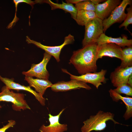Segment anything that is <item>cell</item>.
<instances>
[{
  "instance_id": "cell-23",
  "label": "cell",
  "mask_w": 132,
  "mask_h": 132,
  "mask_svg": "<svg viewBox=\"0 0 132 132\" xmlns=\"http://www.w3.org/2000/svg\"><path fill=\"white\" fill-rule=\"evenodd\" d=\"M113 90L115 92L120 94H123L128 96H132V87L128 84L121 85Z\"/></svg>"
},
{
  "instance_id": "cell-21",
  "label": "cell",
  "mask_w": 132,
  "mask_h": 132,
  "mask_svg": "<svg viewBox=\"0 0 132 132\" xmlns=\"http://www.w3.org/2000/svg\"><path fill=\"white\" fill-rule=\"evenodd\" d=\"M75 7L78 11H92L95 12V5L90 0H84L75 4Z\"/></svg>"
},
{
  "instance_id": "cell-3",
  "label": "cell",
  "mask_w": 132,
  "mask_h": 132,
  "mask_svg": "<svg viewBox=\"0 0 132 132\" xmlns=\"http://www.w3.org/2000/svg\"><path fill=\"white\" fill-rule=\"evenodd\" d=\"M84 37L82 41V47L96 43L103 32L102 20L96 17L85 26Z\"/></svg>"
},
{
  "instance_id": "cell-26",
  "label": "cell",
  "mask_w": 132,
  "mask_h": 132,
  "mask_svg": "<svg viewBox=\"0 0 132 132\" xmlns=\"http://www.w3.org/2000/svg\"><path fill=\"white\" fill-rule=\"evenodd\" d=\"M90 1L95 5L100 3L104 2L106 0H90Z\"/></svg>"
},
{
  "instance_id": "cell-19",
  "label": "cell",
  "mask_w": 132,
  "mask_h": 132,
  "mask_svg": "<svg viewBox=\"0 0 132 132\" xmlns=\"http://www.w3.org/2000/svg\"><path fill=\"white\" fill-rule=\"evenodd\" d=\"M96 17L97 16L94 11H78L75 21L78 25L85 26Z\"/></svg>"
},
{
  "instance_id": "cell-20",
  "label": "cell",
  "mask_w": 132,
  "mask_h": 132,
  "mask_svg": "<svg viewBox=\"0 0 132 132\" xmlns=\"http://www.w3.org/2000/svg\"><path fill=\"white\" fill-rule=\"evenodd\" d=\"M123 60L120 66L123 67L132 66V46L122 48Z\"/></svg>"
},
{
  "instance_id": "cell-27",
  "label": "cell",
  "mask_w": 132,
  "mask_h": 132,
  "mask_svg": "<svg viewBox=\"0 0 132 132\" xmlns=\"http://www.w3.org/2000/svg\"><path fill=\"white\" fill-rule=\"evenodd\" d=\"M132 75L129 77L128 82V84L131 87L132 86Z\"/></svg>"
},
{
  "instance_id": "cell-9",
  "label": "cell",
  "mask_w": 132,
  "mask_h": 132,
  "mask_svg": "<svg viewBox=\"0 0 132 132\" xmlns=\"http://www.w3.org/2000/svg\"><path fill=\"white\" fill-rule=\"evenodd\" d=\"M51 88V90L55 92H64L81 88L88 90L91 89L87 83L76 79H72L67 81L58 82L53 84Z\"/></svg>"
},
{
  "instance_id": "cell-24",
  "label": "cell",
  "mask_w": 132,
  "mask_h": 132,
  "mask_svg": "<svg viewBox=\"0 0 132 132\" xmlns=\"http://www.w3.org/2000/svg\"><path fill=\"white\" fill-rule=\"evenodd\" d=\"M15 124L16 122L14 120H10L9 121L7 124L4 126L2 128H0V132H5L9 128L13 127Z\"/></svg>"
},
{
  "instance_id": "cell-14",
  "label": "cell",
  "mask_w": 132,
  "mask_h": 132,
  "mask_svg": "<svg viewBox=\"0 0 132 132\" xmlns=\"http://www.w3.org/2000/svg\"><path fill=\"white\" fill-rule=\"evenodd\" d=\"M63 109L57 115L53 116L50 113L48 114L50 124L47 126L42 125L39 129L41 132H63L67 131V125L59 123V118L65 110Z\"/></svg>"
},
{
  "instance_id": "cell-1",
  "label": "cell",
  "mask_w": 132,
  "mask_h": 132,
  "mask_svg": "<svg viewBox=\"0 0 132 132\" xmlns=\"http://www.w3.org/2000/svg\"><path fill=\"white\" fill-rule=\"evenodd\" d=\"M98 45L97 43L87 45L75 51L69 60L81 75L97 71Z\"/></svg>"
},
{
  "instance_id": "cell-4",
  "label": "cell",
  "mask_w": 132,
  "mask_h": 132,
  "mask_svg": "<svg viewBox=\"0 0 132 132\" xmlns=\"http://www.w3.org/2000/svg\"><path fill=\"white\" fill-rule=\"evenodd\" d=\"M25 95L23 93L14 92L4 86L0 92V102H11L13 109L16 111L30 110V108L24 99Z\"/></svg>"
},
{
  "instance_id": "cell-11",
  "label": "cell",
  "mask_w": 132,
  "mask_h": 132,
  "mask_svg": "<svg viewBox=\"0 0 132 132\" xmlns=\"http://www.w3.org/2000/svg\"><path fill=\"white\" fill-rule=\"evenodd\" d=\"M105 56L116 57L121 61L123 60L122 48L115 44L111 43L98 45V59Z\"/></svg>"
},
{
  "instance_id": "cell-5",
  "label": "cell",
  "mask_w": 132,
  "mask_h": 132,
  "mask_svg": "<svg viewBox=\"0 0 132 132\" xmlns=\"http://www.w3.org/2000/svg\"><path fill=\"white\" fill-rule=\"evenodd\" d=\"M132 4V0H122L110 16L102 21L104 33H105L107 29L113 24L121 23L125 20L127 15L125 12V9L128 5Z\"/></svg>"
},
{
  "instance_id": "cell-12",
  "label": "cell",
  "mask_w": 132,
  "mask_h": 132,
  "mask_svg": "<svg viewBox=\"0 0 132 132\" xmlns=\"http://www.w3.org/2000/svg\"><path fill=\"white\" fill-rule=\"evenodd\" d=\"M0 80L5 85L8 89L17 90H24L28 92L33 94L35 98L42 106L45 105V99L39 93L33 90L30 86H25L21 85L14 81L13 78L10 79L2 77L0 75Z\"/></svg>"
},
{
  "instance_id": "cell-10",
  "label": "cell",
  "mask_w": 132,
  "mask_h": 132,
  "mask_svg": "<svg viewBox=\"0 0 132 132\" xmlns=\"http://www.w3.org/2000/svg\"><path fill=\"white\" fill-rule=\"evenodd\" d=\"M132 74V66L116 68L110 74V78L113 86L116 87L121 85L128 84L129 79Z\"/></svg>"
},
{
  "instance_id": "cell-22",
  "label": "cell",
  "mask_w": 132,
  "mask_h": 132,
  "mask_svg": "<svg viewBox=\"0 0 132 132\" xmlns=\"http://www.w3.org/2000/svg\"><path fill=\"white\" fill-rule=\"evenodd\" d=\"M127 11L126 16L123 22L119 26L120 28L124 27V29L129 32L127 29L128 25L132 24V4L130 5L129 7L126 9Z\"/></svg>"
},
{
  "instance_id": "cell-8",
  "label": "cell",
  "mask_w": 132,
  "mask_h": 132,
  "mask_svg": "<svg viewBox=\"0 0 132 132\" xmlns=\"http://www.w3.org/2000/svg\"><path fill=\"white\" fill-rule=\"evenodd\" d=\"M26 41L29 44H33L37 47L44 50L45 52L53 56L57 62L60 60V55L61 50L66 45L71 44L74 41V36L69 34L64 38V41L61 45L54 46L45 45L40 43L31 40L27 36Z\"/></svg>"
},
{
  "instance_id": "cell-7",
  "label": "cell",
  "mask_w": 132,
  "mask_h": 132,
  "mask_svg": "<svg viewBox=\"0 0 132 132\" xmlns=\"http://www.w3.org/2000/svg\"><path fill=\"white\" fill-rule=\"evenodd\" d=\"M51 57V55L45 52L41 61L37 64H32L30 69L27 71L22 72V74L25 76L48 80L49 74L46 69V66Z\"/></svg>"
},
{
  "instance_id": "cell-17",
  "label": "cell",
  "mask_w": 132,
  "mask_h": 132,
  "mask_svg": "<svg viewBox=\"0 0 132 132\" xmlns=\"http://www.w3.org/2000/svg\"><path fill=\"white\" fill-rule=\"evenodd\" d=\"M35 2L36 3H47L51 6L52 10L56 9H62L66 12L70 13L71 17L75 20L76 19L78 10L73 4L65 3L63 1L61 3H55L50 0H37Z\"/></svg>"
},
{
  "instance_id": "cell-15",
  "label": "cell",
  "mask_w": 132,
  "mask_h": 132,
  "mask_svg": "<svg viewBox=\"0 0 132 132\" xmlns=\"http://www.w3.org/2000/svg\"><path fill=\"white\" fill-rule=\"evenodd\" d=\"M96 43L98 45L107 43H111L115 44L121 47L124 48L132 45V40L128 39L127 37L123 35L122 37L113 38L108 36L103 33L100 35L96 41Z\"/></svg>"
},
{
  "instance_id": "cell-25",
  "label": "cell",
  "mask_w": 132,
  "mask_h": 132,
  "mask_svg": "<svg viewBox=\"0 0 132 132\" xmlns=\"http://www.w3.org/2000/svg\"><path fill=\"white\" fill-rule=\"evenodd\" d=\"M84 0H66V1L67 3L72 4H76Z\"/></svg>"
},
{
  "instance_id": "cell-16",
  "label": "cell",
  "mask_w": 132,
  "mask_h": 132,
  "mask_svg": "<svg viewBox=\"0 0 132 132\" xmlns=\"http://www.w3.org/2000/svg\"><path fill=\"white\" fill-rule=\"evenodd\" d=\"M24 80L28 83L29 86L33 87L36 91L42 96L46 89L51 87L53 84L48 80L38 78H34L29 76H25Z\"/></svg>"
},
{
  "instance_id": "cell-2",
  "label": "cell",
  "mask_w": 132,
  "mask_h": 132,
  "mask_svg": "<svg viewBox=\"0 0 132 132\" xmlns=\"http://www.w3.org/2000/svg\"><path fill=\"white\" fill-rule=\"evenodd\" d=\"M113 114L109 112L99 111L94 115L91 116L89 119L84 121V125L81 128L82 132H90L93 131H100L106 127V122L111 120L115 124L120 123L114 119Z\"/></svg>"
},
{
  "instance_id": "cell-6",
  "label": "cell",
  "mask_w": 132,
  "mask_h": 132,
  "mask_svg": "<svg viewBox=\"0 0 132 132\" xmlns=\"http://www.w3.org/2000/svg\"><path fill=\"white\" fill-rule=\"evenodd\" d=\"M63 72L69 74L71 79H76L86 83H89L93 85L97 89L102 85V83H105L106 79L105 75L107 70L103 69L98 72L89 73L79 76H77L71 74L66 69L62 68Z\"/></svg>"
},
{
  "instance_id": "cell-18",
  "label": "cell",
  "mask_w": 132,
  "mask_h": 132,
  "mask_svg": "<svg viewBox=\"0 0 132 132\" xmlns=\"http://www.w3.org/2000/svg\"><path fill=\"white\" fill-rule=\"evenodd\" d=\"M109 92L110 96L113 101L118 102L121 100L125 104L126 110L123 116L125 120H128L132 116V98L128 97H123L112 89H110Z\"/></svg>"
},
{
  "instance_id": "cell-13",
  "label": "cell",
  "mask_w": 132,
  "mask_h": 132,
  "mask_svg": "<svg viewBox=\"0 0 132 132\" xmlns=\"http://www.w3.org/2000/svg\"><path fill=\"white\" fill-rule=\"evenodd\" d=\"M121 1V0H107L95 5V12L97 17L102 21L107 18Z\"/></svg>"
}]
</instances>
